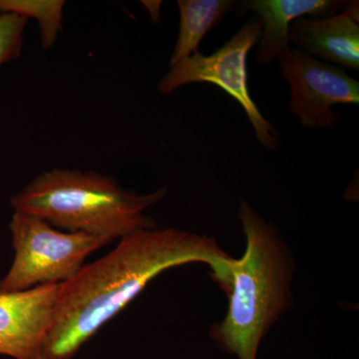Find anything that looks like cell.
Here are the masks:
<instances>
[{"label":"cell","mask_w":359,"mask_h":359,"mask_svg":"<svg viewBox=\"0 0 359 359\" xmlns=\"http://www.w3.org/2000/svg\"><path fill=\"white\" fill-rule=\"evenodd\" d=\"M9 228L15 257L0 282V292L67 282L92 252L110 242L88 233L54 230L43 219L20 212H13Z\"/></svg>","instance_id":"4"},{"label":"cell","mask_w":359,"mask_h":359,"mask_svg":"<svg viewBox=\"0 0 359 359\" xmlns=\"http://www.w3.org/2000/svg\"><path fill=\"white\" fill-rule=\"evenodd\" d=\"M27 20L13 13H0V69L20 57Z\"/></svg>","instance_id":"12"},{"label":"cell","mask_w":359,"mask_h":359,"mask_svg":"<svg viewBox=\"0 0 359 359\" xmlns=\"http://www.w3.org/2000/svg\"><path fill=\"white\" fill-rule=\"evenodd\" d=\"M346 1L334 0H252L243 4V8L257 13L263 22L257 62L269 65L290 48L289 28L297 18L309 15L330 16Z\"/></svg>","instance_id":"9"},{"label":"cell","mask_w":359,"mask_h":359,"mask_svg":"<svg viewBox=\"0 0 359 359\" xmlns=\"http://www.w3.org/2000/svg\"><path fill=\"white\" fill-rule=\"evenodd\" d=\"M278 60L290 86L289 109L304 128L334 126L341 115L332 111V106L358 105V81L342 68L292 47L283 51Z\"/></svg>","instance_id":"6"},{"label":"cell","mask_w":359,"mask_h":359,"mask_svg":"<svg viewBox=\"0 0 359 359\" xmlns=\"http://www.w3.org/2000/svg\"><path fill=\"white\" fill-rule=\"evenodd\" d=\"M63 0H0V13H13L25 20L34 18L39 26L40 43L50 49L62 32Z\"/></svg>","instance_id":"11"},{"label":"cell","mask_w":359,"mask_h":359,"mask_svg":"<svg viewBox=\"0 0 359 359\" xmlns=\"http://www.w3.org/2000/svg\"><path fill=\"white\" fill-rule=\"evenodd\" d=\"M290 44L313 57L344 68L359 69L358 2H346L344 11L325 18H301L290 23Z\"/></svg>","instance_id":"8"},{"label":"cell","mask_w":359,"mask_h":359,"mask_svg":"<svg viewBox=\"0 0 359 359\" xmlns=\"http://www.w3.org/2000/svg\"><path fill=\"white\" fill-rule=\"evenodd\" d=\"M247 247L229 269L228 311L211 339L238 359H257L262 340L292 304L294 262L275 226L247 201L238 208Z\"/></svg>","instance_id":"2"},{"label":"cell","mask_w":359,"mask_h":359,"mask_svg":"<svg viewBox=\"0 0 359 359\" xmlns=\"http://www.w3.org/2000/svg\"><path fill=\"white\" fill-rule=\"evenodd\" d=\"M60 283L0 292V354L33 359L50 327Z\"/></svg>","instance_id":"7"},{"label":"cell","mask_w":359,"mask_h":359,"mask_svg":"<svg viewBox=\"0 0 359 359\" xmlns=\"http://www.w3.org/2000/svg\"><path fill=\"white\" fill-rule=\"evenodd\" d=\"M180 30L170 66L198 52L210 30L224 20L233 6L231 0H179Z\"/></svg>","instance_id":"10"},{"label":"cell","mask_w":359,"mask_h":359,"mask_svg":"<svg viewBox=\"0 0 359 359\" xmlns=\"http://www.w3.org/2000/svg\"><path fill=\"white\" fill-rule=\"evenodd\" d=\"M233 259L214 237L178 229H142L60 283L50 327L33 359H71L166 269L207 264L224 285Z\"/></svg>","instance_id":"1"},{"label":"cell","mask_w":359,"mask_h":359,"mask_svg":"<svg viewBox=\"0 0 359 359\" xmlns=\"http://www.w3.org/2000/svg\"><path fill=\"white\" fill-rule=\"evenodd\" d=\"M166 189L139 195L95 172L52 169L32 180L11 199L14 212L43 219L69 233L112 241L156 228L144 212L166 196Z\"/></svg>","instance_id":"3"},{"label":"cell","mask_w":359,"mask_h":359,"mask_svg":"<svg viewBox=\"0 0 359 359\" xmlns=\"http://www.w3.org/2000/svg\"><path fill=\"white\" fill-rule=\"evenodd\" d=\"M262 30L263 22L256 15L212 55H203L198 51L172 65L158 84V91L166 95L185 85H216L238 101L249 118L257 140L273 151L278 148V133L259 112L248 87V54L259 43Z\"/></svg>","instance_id":"5"}]
</instances>
